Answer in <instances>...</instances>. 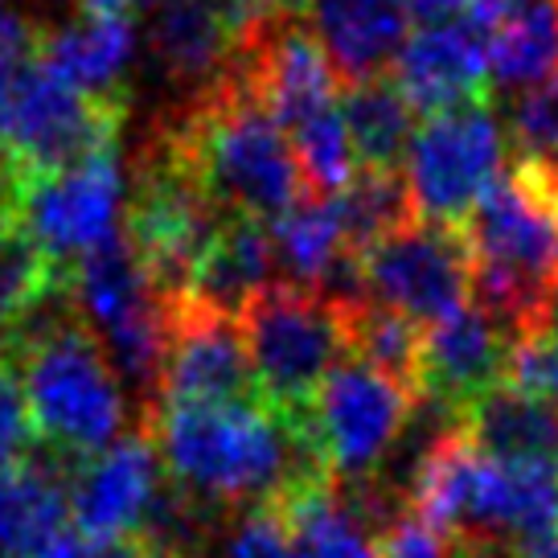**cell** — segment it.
<instances>
[{"mask_svg":"<svg viewBox=\"0 0 558 558\" xmlns=\"http://www.w3.org/2000/svg\"><path fill=\"white\" fill-rule=\"evenodd\" d=\"M144 436L169 485L209 518L267 509L304 481L325 476L296 423L267 402L153 407Z\"/></svg>","mask_w":558,"mask_h":558,"instance_id":"cell-1","label":"cell"},{"mask_svg":"<svg viewBox=\"0 0 558 558\" xmlns=\"http://www.w3.org/2000/svg\"><path fill=\"white\" fill-rule=\"evenodd\" d=\"M222 558H296L292 534L279 518L276 506L239 513V522L230 525Z\"/></svg>","mask_w":558,"mask_h":558,"instance_id":"cell-31","label":"cell"},{"mask_svg":"<svg viewBox=\"0 0 558 558\" xmlns=\"http://www.w3.org/2000/svg\"><path fill=\"white\" fill-rule=\"evenodd\" d=\"M506 386L558 407V337L550 329L522 332L509 349Z\"/></svg>","mask_w":558,"mask_h":558,"instance_id":"cell-30","label":"cell"},{"mask_svg":"<svg viewBox=\"0 0 558 558\" xmlns=\"http://www.w3.org/2000/svg\"><path fill=\"white\" fill-rule=\"evenodd\" d=\"M518 550H522V558H558V530H550V534H542L534 542H522Z\"/></svg>","mask_w":558,"mask_h":558,"instance_id":"cell-37","label":"cell"},{"mask_svg":"<svg viewBox=\"0 0 558 558\" xmlns=\"http://www.w3.org/2000/svg\"><path fill=\"white\" fill-rule=\"evenodd\" d=\"M366 304L432 329L472 300V259L464 230L411 218L362 255Z\"/></svg>","mask_w":558,"mask_h":558,"instance_id":"cell-11","label":"cell"},{"mask_svg":"<svg viewBox=\"0 0 558 558\" xmlns=\"http://www.w3.org/2000/svg\"><path fill=\"white\" fill-rule=\"evenodd\" d=\"M513 341L518 337L501 320H493L469 300L460 313L444 316L439 325L423 329L415 395L460 418V411L469 402H476L485 390L506 383Z\"/></svg>","mask_w":558,"mask_h":558,"instance_id":"cell-15","label":"cell"},{"mask_svg":"<svg viewBox=\"0 0 558 558\" xmlns=\"http://www.w3.org/2000/svg\"><path fill=\"white\" fill-rule=\"evenodd\" d=\"M169 476L160 469L153 439L136 432L99 456L78 460L66 476L70 525L90 542H136L144 546L157 513L169 501Z\"/></svg>","mask_w":558,"mask_h":558,"instance_id":"cell-12","label":"cell"},{"mask_svg":"<svg viewBox=\"0 0 558 558\" xmlns=\"http://www.w3.org/2000/svg\"><path fill=\"white\" fill-rule=\"evenodd\" d=\"M9 218L46 251L50 263L58 267L83 263L123 234L128 177L120 165V148L17 181Z\"/></svg>","mask_w":558,"mask_h":558,"instance_id":"cell-10","label":"cell"},{"mask_svg":"<svg viewBox=\"0 0 558 558\" xmlns=\"http://www.w3.org/2000/svg\"><path fill=\"white\" fill-rule=\"evenodd\" d=\"M332 206H337V218H341V230H345V243L353 255H366L383 234L415 218L402 173H357L332 197Z\"/></svg>","mask_w":558,"mask_h":558,"instance_id":"cell-27","label":"cell"},{"mask_svg":"<svg viewBox=\"0 0 558 558\" xmlns=\"http://www.w3.org/2000/svg\"><path fill=\"white\" fill-rule=\"evenodd\" d=\"M66 300L90 337L104 345L123 386H132L144 399L148 415V407L157 402L177 300L153 279L128 234L66 267Z\"/></svg>","mask_w":558,"mask_h":558,"instance_id":"cell-6","label":"cell"},{"mask_svg":"<svg viewBox=\"0 0 558 558\" xmlns=\"http://www.w3.org/2000/svg\"><path fill=\"white\" fill-rule=\"evenodd\" d=\"M271 283H279V263L267 227L246 218H227L214 243L206 246L181 300H197L206 308L239 316L246 300L259 296Z\"/></svg>","mask_w":558,"mask_h":558,"instance_id":"cell-22","label":"cell"},{"mask_svg":"<svg viewBox=\"0 0 558 558\" xmlns=\"http://www.w3.org/2000/svg\"><path fill=\"white\" fill-rule=\"evenodd\" d=\"M66 283V267L46 259V251L25 230L4 218L0 222V337L25 325L29 316L50 304Z\"/></svg>","mask_w":558,"mask_h":558,"instance_id":"cell-26","label":"cell"},{"mask_svg":"<svg viewBox=\"0 0 558 558\" xmlns=\"http://www.w3.org/2000/svg\"><path fill=\"white\" fill-rule=\"evenodd\" d=\"M9 202H13V181H9V177H0V222L9 218Z\"/></svg>","mask_w":558,"mask_h":558,"instance_id":"cell-39","label":"cell"},{"mask_svg":"<svg viewBox=\"0 0 558 558\" xmlns=\"http://www.w3.org/2000/svg\"><path fill=\"white\" fill-rule=\"evenodd\" d=\"M407 513L432 525L452 546L476 542H534L558 530L555 464H501L476 452L460 427L439 436L423 456Z\"/></svg>","mask_w":558,"mask_h":558,"instance_id":"cell-5","label":"cell"},{"mask_svg":"<svg viewBox=\"0 0 558 558\" xmlns=\"http://www.w3.org/2000/svg\"><path fill=\"white\" fill-rule=\"evenodd\" d=\"M460 436L476 452L501 464H555L558 469V407L530 399L513 386H493L460 411Z\"/></svg>","mask_w":558,"mask_h":558,"instance_id":"cell-21","label":"cell"},{"mask_svg":"<svg viewBox=\"0 0 558 558\" xmlns=\"http://www.w3.org/2000/svg\"><path fill=\"white\" fill-rule=\"evenodd\" d=\"M37 58L70 90L87 95L95 104L128 107V74L136 62V21L78 13L70 21L46 25Z\"/></svg>","mask_w":558,"mask_h":558,"instance_id":"cell-19","label":"cell"},{"mask_svg":"<svg viewBox=\"0 0 558 558\" xmlns=\"http://www.w3.org/2000/svg\"><path fill=\"white\" fill-rule=\"evenodd\" d=\"M402 4L418 25H436V21H452L464 13V0H402Z\"/></svg>","mask_w":558,"mask_h":558,"instance_id":"cell-35","label":"cell"},{"mask_svg":"<svg viewBox=\"0 0 558 558\" xmlns=\"http://www.w3.org/2000/svg\"><path fill=\"white\" fill-rule=\"evenodd\" d=\"M542 329H550L558 337V283H555V292H550V300H546V316H542Z\"/></svg>","mask_w":558,"mask_h":558,"instance_id":"cell-38","label":"cell"},{"mask_svg":"<svg viewBox=\"0 0 558 558\" xmlns=\"http://www.w3.org/2000/svg\"><path fill=\"white\" fill-rule=\"evenodd\" d=\"M0 362L17 374L34 436L53 456L78 464L123 439L132 423L128 386L107 362L104 345L74 316L66 283L25 325L0 337Z\"/></svg>","mask_w":558,"mask_h":558,"instance_id":"cell-2","label":"cell"},{"mask_svg":"<svg viewBox=\"0 0 558 558\" xmlns=\"http://www.w3.org/2000/svg\"><path fill=\"white\" fill-rule=\"evenodd\" d=\"M267 234H271V246H276L279 279L300 283V288H316L320 279L329 276L332 263L353 255L332 197H308L304 193L296 206L288 214H279L276 222L267 227Z\"/></svg>","mask_w":558,"mask_h":558,"instance_id":"cell-25","label":"cell"},{"mask_svg":"<svg viewBox=\"0 0 558 558\" xmlns=\"http://www.w3.org/2000/svg\"><path fill=\"white\" fill-rule=\"evenodd\" d=\"M418 395L383 369L345 357L292 423L320 472L345 488L374 485L399 448Z\"/></svg>","mask_w":558,"mask_h":558,"instance_id":"cell-8","label":"cell"},{"mask_svg":"<svg viewBox=\"0 0 558 558\" xmlns=\"http://www.w3.org/2000/svg\"><path fill=\"white\" fill-rule=\"evenodd\" d=\"M296 558H378L383 525L353 488L313 476L276 501Z\"/></svg>","mask_w":558,"mask_h":558,"instance_id":"cell-20","label":"cell"},{"mask_svg":"<svg viewBox=\"0 0 558 558\" xmlns=\"http://www.w3.org/2000/svg\"><path fill=\"white\" fill-rule=\"evenodd\" d=\"M34 418H29L17 374L0 362V469L29 460L25 452L34 448Z\"/></svg>","mask_w":558,"mask_h":558,"instance_id":"cell-32","label":"cell"},{"mask_svg":"<svg viewBox=\"0 0 558 558\" xmlns=\"http://www.w3.org/2000/svg\"><path fill=\"white\" fill-rule=\"evenodd\" d=\"M460 17L485 37L497 104L558 70V0H464Z\"/></svg>","mask_w":558,"mask_h":558,"instance_id":"cell-17","label":"cell"},{"mask_svg":"<svg viewBox=\"0 0 558 558\" xmlns=\"http://www.w3.org/2000/svg\"><path fill=\"white\" fill-rule=\"evenodd\" d=\"M259 402L296 418L349 357V316L300 283H271L239 313Z\"/></svg>","mask_w":558,"mask_h":558,"instance_id":"cell-7","label":"cell"},{"mask_svg":"<svg viewBox=\"0 0 558 558\" xmlns=\"http://www.w3.org/2000/svg\"><path fill=\"white\" fill-rule=\"evenodd\" d=\"M460 558H522L513 542H476V546H456Z\"/></svg>","mask_w":558,"mask_h":558,"instance_id":"cell-36","label":"cell"},{"mask_svg":"<svg viewBox=\"0 0 558 558\" xmlns=\"http://www.w3.org/2000/svg\"><path fill=\"white\" fill-rule=\"evenodd\" d=\"M144 4H148V0H144Z\"/></svg>","mask_w":558,"mask_h":558,"instance_id":"cell-41","label":"cell"},{"mask_svg":"<svg viewBox=\"0 0 558 558\" xmlns=\"http://www.w3.org/2000/svg\"><path fill=\"white\" fill-rule=\"evenodd\" d=\"M497 111L506 128L509 157L558 177V70L522 95L501 99Z\"/></svg>","mask_w":558,"mask_h":558,"instance_id":"cell-29","label":"cell"},{"mask_svg":"<svg viewBox=\"0 0 558 558\" xmlns=\"http://www.w3.org/2000/svg\"><path fill=\"white\" fill-rule=\"evenodd\" d=\"M251 41L246 21L230 0H157L148 13V53L165 83L193 107L239 78Z\"/></svg>","mask_w":558,"mask_h":558,"instance_id":"cell-13","label":"cell"},{"mask_svg":"<svg viewBox=\"0 0 558 558\" xmlns=\"http://www.w3.org/2000/svg\"><path fill=\"white\" fill-rule=\"evenodd\" d=\"M460 230L472 259V304L513 337L542 329L558 283V177L509 160Z\"/></svg>","mask_w":558,"mask_h":558,"instance_id":"cell-4","label":"cell"},{"mask_svg":"<svg viewBox=\"0 0 558 558\" xmlns=\"http://www.w3.org/2000/svg\"><path fill=\"white\" fill-rule=\"evenodd\" d=\"M341 116L362 173H402L418 123L390 74L345 87Z\"/></svg>","mask_w":558,"mask_h":558,"instance_id":"cell-24","label":"cell"},{"mask_svg":"<svg viewBox=\"0 0 558 558\" xmlns=\"http://www.w3.org/2000/svg\"><path fill=\"white\" fill-rule=\"evenodd\" d=\"M304 25L345 87L386 78L411 37L402 0H308Z\"/></svg>","mask_w":558,"mask_h":558,"instance_id":"cell-18","label":"cell"},{"mask_svg":"<svg viewBox=\"0 0 558 558\" xmlns=\"http://www.w3.org/2000/svg\"><path fill=\"white\" fill-rule=\"evenodd\" d=\"M230 4L239 9V17L246 21V29L255 37L263 25H271V21L304 17V4H308V0H230Z\"/></svg>","mask_w":558,"mask_h":558,"instance_id":"cell-34","label":"cell"},{"mask_svg":"<svg viewBox=\"0 0 558 558\" xmlns=\"http://www.w3.org/2000/svg\"><path fill=\"white\" fill-rule=\"evenodd\" d=\"M140 558H197V555H177V550H144Z\"/></svg>","mask_w":558,"mask_h":558,"instance_id":"cell-40","label":"cell"},{"mask_svg":"<svg viewBox=\"0 0 558 558\" xmlns=\"http://www.w3.org/2000/svg\"><path fill=\"white\" fill-rule=\"evenodd\" d=\"M218 402H259L239 316L206 308L197 300H177L153 407H218Z\"/></svg>","mask_w":558,"mask_h":558,"instance_id":"cell-14","label":"cell"},{"mask_svg":"<svg viewBox=\"0 0 558 558\" xmlns=\"http://www.w3.org/2000/svg\"><path fill=\"white\" fill-rule=\"evenodd\" d=\"M349 316V357L366 362V366L383 369L386 378L411 386L418 378V345H423V329L402 320V316L362 304Z\"/></svg>","mask_w":558,"mask_h":558,"instance_id":"cell-28","label":"cell"},{"mask_svg":"<svg viewBox=\"0 0 558 558\" xmlns=\"http://www.w3.org/2000/svg\"><path fill=\"white\" fill-rule=\"evenodd\" d=\"M157 140L222 218L271 227L304 197L292 144L243 74L202 104L177 107Z\"/></svg>","mask_w":558,"mask_h":558,"instance_id":"cell-3","label":"cell"},{"mask_svg":"<svg viewBox=\"0 0 558 558\" xmlns=\"http://www.w3.org/2000/svg\"><path fill=\"white\" fill-rule=\"evenodd\" d=\"M390 78L407 95L415 116H439L452 107L476 104L488 90L485 37L464 17L418 25L407 37Z\"/></svg>","mask_w":558,"mask_h":558,"instance_id":"cell-16","label":"cell"},{"mask_svg":"<svg viewBox=\"0 0 558 558\" xmlns=\"http://www.w3.org/2000/svg\"><path fill=\"white\" fill-rule=\"evenodd\" d=\"M506 153L509 144L501 111L488 99L427 116L418 123L407 165H402L415 218L464 227L481 193L501 177Z\"/></svg>","mask_w":558,"mask_h":558,"instance_id":"cell-9","label":"cell"},{"mask_svg":"<svg viewBox=\"0 0 558 558\" xmlns=\"http://www.w3.org/2000/svg\"><path fill=\"white\" fill-rule=\"evenodd\" d=\"M70 525L62 472L46 460L0 469V558H41Z\"/></svg>","mask_w":558,"mask_h":558,"instance_id":"cell-23","label":"cell"},{"mask_svg":"<svg viewBox=\"0 0 558 558\" xmlns=\"http://www.w3.org/2000/svg\"><path fill=\"white\" fill-rule=\"evenodd\" d=\"M378 558H460L448 538H439L432 525H423L418 518L402 513L383 530L378 538Z\"/></svg>","mask_w":558,"mask_h":558,"instance_id":"cell-33","label":"cell"}]
</instances>
